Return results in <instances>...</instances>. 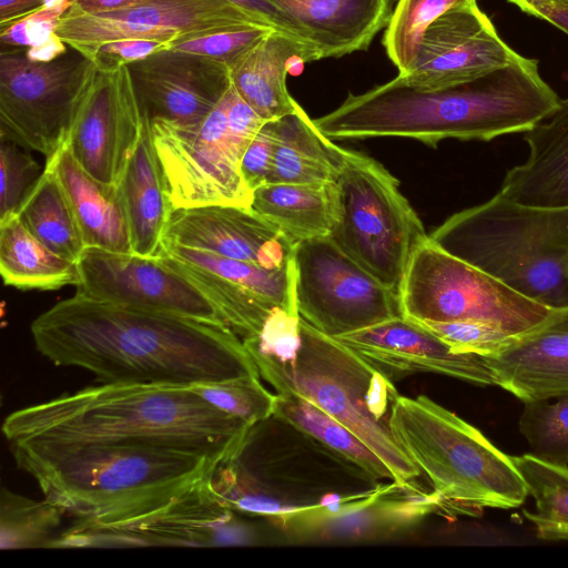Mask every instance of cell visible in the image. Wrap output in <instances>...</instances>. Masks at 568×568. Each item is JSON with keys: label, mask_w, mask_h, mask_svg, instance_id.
<instances>
[{"label": "cell", "mask_w": 568, "mask_h": 568, "mask_svg": "<svg viewBox=\"0 0 568 568\" xmlns=\"http://www.w3.org/2000/svg\"><path fill=\"white\" fill-rule=\"evenodd\" d=\"M399 298L403 315L415 321L485 322L513 335L532 329L552 312L450 254L429 235L410 258Z\"/></svg>", "instance_id": "9"}, {"label": "cell", "mask_w": 568, "mask_h": 568, "mask_svg": "<svg viewBox=\"0 0 568 568\" xmlns=\"http://www.w3.org/2000/svg\"><path fill=\"white\" fill-rule=\"evenodd\" d=\"M560 98L521 57L473 80L435 90L417 89L398 75L354 94L314 120L332 141L406 138L435 148L447 139L490 141L527 132L557 109Z\"/></svg>", "instance_id": "2"}, {"label": "cell", "mask_w": 568, "mask_h": 568, "mask_svg": "<svg viewBox=\"0 0 568 568\" xmlns=\"http://www.w3.org/2000/svg\"><path fill=\"white\" fill-rule=\"evenodd\" d=\"M306 32L321 59L368 49L393 14L394 0H273Z\"/></svg>", "instance_id": "24"}, {"label": "cell", "mask_w": 568, "mask_h": 568, "mask_svg": "<svg viewBox=\"0 0 568 568\" xmlns=\"http://www.w3.org/2000/svg\"><path fill=\"white\" fill-rule=\"evenodd\" d=\"M477 0H398L382 39L388 59L398 74L413 64L428 27L453 8Z\"/></svg>", "instance_id": "36"}, {"label": "cell", "mask_w": 568, "mask_h": 568, "mask_svg": "<svg viewBox=\"0 0 568 568\" xmlns=\"http://www.w3.org/2000/svg\"><path fill=\"white\" fill-rule=\"evenodd\" d=\"M68 7L40 8L27 17L0 28L2 48L28 49L43 43L57 33L62 14Z\"/></svg>", "instance_id": "42"}, {"label": "cell", "mask_w": 568, "mask_h": 568, "mask_svg": "<svg viewBox=\"0 0 568 568\" xmlns=\"http://www.w3.org/2000/svg\"><path fill=\"white\" fill-rule=\"evenodd\" d=\"M140 140L119 186L124 200L132 251L141 256H158L173 211L163 171L155 152L152 122L145 113Z\"/></svg>", "instance_id": "27"}, {"label": "cell", "mask_w": 568, "mask_h": 568, "mask_svg": "<svg viewBox=\"0 0 568 568\" xmlns=\"http://www.w3.org/2000/svg\"><path fill=\"white\" fill-rule=\"evenodd\" d=\"M549 399L524 402L519 430L534 456L557 465H568V394Z\"/></svg>", "instance_id": "37"}, {"label": "cell", "mask_w": 568, "mask_h": 568, "mask_svg": "<svg viewBox=\"0 0 568 568\" xmlns=\"http://www.w3.org/2000/svg\"><path fill=\"white\" fill-rule=\"evenodd\" d=\"M219 410L191 386L104 384L14 410L2 425L9 443L101 442L176 449L221 463L253 428Z\"/></svg>", "instance_id": "3"}, {"label": "cell", "mask_w": 568, "mask_h": 568, "mask_svg": "<svg viewBox=\"0 0 568 568\" xmlns=\"http://www.w3.org/2000/svg\"><path fill=\"white\" fill-rule=\"evenodd\" d=\"M207 475L143 510L109 520H73L62 530L52 548L247 544L248 530L236 518V511L210 488Z\"/></svg>", "instance_id": "11"}, {"label": "cell", "mask_w": 568, "mask_h": 568, "mask_svg": "<svg viewBox=\"0 0 568 568\" xmlns=\"http://www.w3.org/2000/svg\"><path fill=\"white\" fill-rule=\"evenodd\" d=\"M534 17L548 21L568 36V6L545 1L538 6Z\"/></svg>", "instance_id": "49"}, {"label": "cell", "mask_w": 568, "mask_h": 568, "mask_svg": "<svg viewBox=\"0 0 568 568\" xmlns=\"http://www.w3.org/2000/svg\"><path fill=\"white\" fill-rule=\"evenodd\" d=\"M63 14L101 13L135 7L152 0H68Z\"/></svg>", "instance_id": "46"}, {"label": "cell", "mask_w": 568, "mask_h": 568, "mask_svg": "<svg viewBox=\"0 0 568 568\" xmlns=\"http://www.w3.org/2000/svg\"><path fill=\"white\" fill-rule=\"evenodd\" d=\"M16 464L73 520H109L155 506L204 478L210 457L101 442L10 443Z\"/></svg>", "instance_id": "4"}, {"label": "cell", "mask_w": 568, "mask_h": 568, "mask_svg": "<svg viewBox=\"0 0 568 568\" xmlns=\"http://www.w3.org/2000/svg\"><path fill=\"white\" fill-rule=\"evenodd\" d=\"M162 242L278 268L293 261L296 242L251 207L211 204L174 209Z\"/></svg>", "instance_id": "21"}, {"label": "cell", "mask_w": 568, "mask_h": 568, "mask_svg": "<svg viewBox=\"0 0 568 568\" xmlns=\"http://www.w3.org/2000/svg\"><path fill=\"white\" fill-rule=\"evenodd\" d=\"M275 151L271 183L336 182L346 149L333 143L303 108L274 119Z\"/></svg>", "instance_id": "28"}, {"label": "cell", "mask_w": 568, "mask_h": 568, "mask_svg": "<svg viewBox=\"0 0 568 568\" xmlns=\"http://www.w3.org/2000/svg\"><path fill=\"white\" fill-rule=\"evenodd\" d=\"M390 429L447 511L473 515L484 508H516L529 495L511 456L425 395H399Z\"/></svg>", "instance_id": "7"}, {"label": "cell", "mask_w": 568, "mask_h": 568, "mask_svg": "<svg viewBox=\"0 0 568 568\" xmlns=\"http://www.w3.org/2000/svg\"><path fill=\"white\" fill-rule=\"evenodd\" d=\"M161 252L237 284L276 310L298 315L295 303L293 261L283 267L267 268L252 262L230 258L169 242H162Z\"/></svg>", "instance_id": "32"}, {"label": "cell", "mask_w": 568, "mask_h": 568, "mask_svg": "<svg viewBox=\"0 0 568 568\" xmlns=\"http://www.w3.org/2000/svg\"><path fill=\"white\" fill-rule=\"evenodd\" d=\"M170 47V43L160 40L139 38L118 39L102 43L88 59L100 70H111L144 60Z\"/></svg>", "instance_id": "44"}, {"label": "cell", "mask_w": 568, "mask_h": 568, "mask_svg": "<svg viewBox=\"0 0 568 568\" xmlns=\"http://www.w3.org/2000/svg\"><path fill=\"white\" fill-rule=\"evenodd\" d=\"M244 24L263 26L227 0H152L116 11L62 14L57 34L88 58L102 43L118 39H152L172 45Z\"/></svg>", "instance_id": "16"}, {"label": "cell", "mask_w": 568, "mask_h": 568, "mask_svg": "<svg viewBox=\"0 0 568 568\" xmlns=\"http://www.w3.org/2000/svg\"><path fill=\"white\" fill-rule=\"evenodd\" d=\"M251 209L296 243L326 237L337 222L336 182L267 183L253 191Z\"/></svg>", "instance_id": "29"}, {"label": "cell", "mask_w": 568, "mask_h": 568, "mask_svg": "<svg viewBox=\"0 0 568 568\" xmlns=\"http://www.w3.org/2000/svg\"><path fill=\"white\" fill-rule=\"evenodd\" d=\"M444 510L416 480L382 484L351 496L288 506L271 518L294 541H365L404 532Z\"/></svg>", "instance_id": "14"}, {"label": "cell", "mask_w": 568, "mask_h": 568, "mask_svg": "<svg viewBox=\"0 0 568 568\" xmlns=\"http://www.w3.org/2000/svg\"><path fill=\"white\" fill-rule=\"evenodd\" d=\"M419 322V321H418ZM456 352L489 356L499 352L516 335L485 322H420Z\"/></svg>", "instance_id": "41"}, {"label": "cell", "mask_w": 568, "mask_h": 568, "mask_svg": "<svg viewBox=\"0 0 568 568\" xmlns=\"http://www.w3.org/2000/svg\"><path fill=\"white\" fill-rule=\"evenodd\" d=\"M143 121L129 67L97 68L65 144L90 175L119 184Z\"/></svg>", "instance_id": "17"}, {"label": "cell", "mask_w": 568, "mask_h": 568, "mask_svg": "<svg viewBox=\"0 0 568 568\" xmlns=\"http://www.w3.org/2000/svg\"><path fill=\"white\" fill-rule=\"evenodd\" d=\"M477 2L456 7L426 30L417 55L398 77L408 85L435 90L456 85L519 60Z\"/></svg>", "instance_id": "18"}, {"label": "cell", "mask_w": 568, "mask_h": 568, "mask_svg": "<svg viewBox=\"0 0 568 568\" xmlns=\"http://www.w3.org/2000/svg\"><path fill=\"white\" fill-rule=\"evenodd\" d=\"M483 357L495 385L523 402L568 394V306Z\"/></svg>", "instance_id": "22"}, {"label": "cell", "mask_w": 568, "mask_h": 568, "mask_svg": "<svg viewBox=\"0 0 568 568\" xmlns=\"http://www.w3.org/2000/svg\"><path fill=\"white\" fill-rule=\"evenodd\" d=\"M42 7V0H0V28L27 17Z\"/></svg>", "instance_id": "47"}, {"label": "cell", "mask_w": 568, "mask_h": 568, "mask_svg": "<svg viewBox=\"0 0 568 568\" xmlns=\"http://www.w3.org/2000/svg\"><path fill=\"white\" fill-rule=\"evenodd\" d=\"M250 355L277 393L302 396L354 433L389 468L394 481L420 475L390 429L396 387L352 348L300 317L298 336L282 355Z\"/></svg>", "instance_id": "5"}, {"label": "cell", "mask_w": 568, "mask_h": 568, "mask_svg": "<svg viewBox=\"0 0 568 568\" xmlns=\"http://www.w3.org/2000/svg\"><path fill=\"white\" fill-rule=\"evenodd\" d=\"M275 151V132L273 121H265L244 151L241 160L242 178L253 191L271 183Z\"/></svg>", "instance_id": "43"}, {"label": "cell", "mask_w": 568, "mask_h": 568, "mask_svg": "<svg viewBox=\"0 0 568 568\" xmlns=\"http://www.w3.org/2000/svg\"><path fill=\"white\" fill-rule=\"evenodd\" d=\"M0 273L18 290L53 291L80 280L78 262L48 248L17 215L0 222Z\"/></svg>", "instance_id": "30"}, {"label": "cell", "mask_w": 568, "mask_h": 568, "mask_svg": "<svg viewBox=\"0 0 568 568\" xmlns=\"http://www.w3.org/2000/svg\"><path fill=\"white\" fill-rule=\"evenodd\" d=\"M0 547L6 549L52 548L61 535L64 510L47 500H34L1 489Z\"/></svg>", "instance_id": "35"}, {"label": "cell", "mask_w": 568, "mask_h": 568, "mask_svg": "<svg viewBox=\"0 0 568 568\" xmlns=\"http://www.w3.org/2000/svg\"><path fill=\"white\" fill-rule=\"evenodd\" d=\"M546 1H552V2H556V3L564 4V6H568V0H546Z\"/></svg>", "instance_id": "51"}, {"label": "cell", "mask_w": 568, "mask_h": 568, "mask_svg": "<svg viewBox=\"0 0 568 568\" xmlns=\"http://www.w3.org/2000/svg\"><path fill=\"white\" fill-rule=\"evenodd\" d=\"M128 67L140 108L151 121L196 125L231 87L225 63L172 49Z\"/></svg>", "instance_id": "19"}, {"label": "cell", "mask_w": 568, "mask_h": 568, "mask_svg": "<svg viewBox=\"0 0 568 568\" xmlns=\"http://www.w3.org/2000/svg\"><path fill=\"white\" fill-rule=\"evenodd\" d=\"M69 47L55 33L41 44L30 47L26 50L28 59L34 62H50L67 52Z\"/></svg>", "instance_id": "48"}, {"label": "cell", "mask_w": 568, "mask_h": 568, "mask_svg": "<svg viewBox=\"0 0 568 568\" xmlns=\"http://www.w3.org/2000/svg\"><path fill=\"white\" fill-rule=\"evenodd\" d=\"M524 138L528 158L506 173L498 193L527 206H568V97Z\"/></svg>", "instance_id": "23"}, {"label": "cell", "mask_w": 568, "mask_h": 568, "mask_svg": "<svg viewBox=\"0 0 568 568\" xmlns=\"http://www.w3.org/2000/svg\"><path fill=\"white\" fill-rule=\"evenodd\" d=\"M191 387L219 410L252 426L274 414L276 394L268 392L260 377Z\"/></svg>", "instance_id": "38"}, {"label": "cell", "mask_w": 568, "mask_h": 568, "mask_svg": "<svg viewBox=\"0 0 568 568\" xmlns=\"http://www.w3.org/2000/svg\"><path fill=\"white\" fill-rule=\"evenodd\" d=\"M37 351L104 384L194 386L260 377L243 341L224 323L74 294L33 320Z\"/></svg>", "instance_id": "1"}, {"label": "cell", "mask_w": 568, "mask_h": 568, "mask_svg": "<svg viewBox=\"0 0 568 568\" xmlns=\"http://www.w3.org/2000/svg\"><path fill=\"white\" fill-rule=\"evenodd\" d=\"M78 266L77 295L225 324L210 296L161 254L148 257L85 247Z\"/></svg>", "instance_id": "15"}, {"label": "cell", "mask_w": 568, "mask_h": 568, "mask_svg": "<svg viewBox=\"0 0 568 568\" xmlns=\"http://www.w3.org/2000/svg\"><path fill=\"white\" fill-rule=\"evenodd\" d=\"M337 338L390 379L414 373H436L476 385H495L483 356L460 353L404 315Z\"/></svg>", "instance_id": "20"}, {"label": "cell", "mask_w": 568, "mask_h": 568, "mask_svg": "<svg viewBox=\"0 0 568 568\" xmlns=\"http://www.w3.org/2000/svg\"><path fill=\"white\" fill-rule=\"evenodd\" d=\"M0 222L17 214L42 174L29 150L0 138Z\"/></svg>", "instance_id": "39"}, {"label": "cell", "mask_w": 568, "mask_h": 568, "mask_svg": "<svg viewBox=\"0 0 568 568\" xmlns=\"http://www.w3.org/2000/svg\"><path fill=\"white\" fill-rule=\"evenodd\" d=\"M95 64L69 48L50 62L0 53V138L51 160L67 143Z\"/></svg>", "instance_id": "10"}, {"label": "cell", "mask_w": 568, "mask_h": 568, "mask_svg": "<svg viewBox=\"0 0 568 568\" xmlns=\"http://www.w3.org/2000/svg\"><path fill=\"white\" fill-rule=\"evenodd\" d=\"M253 16L263 26L287 34L320 53L300 24L273 0H227ZM321 59V57H320Z\"/></svg>", "instance_id": "45"}, {"label": "cell", "mask_w": 568, "mask_h": 568, "mask_svg": "<svg viewBox=\"0 0 568 568\" xmlns=\"http://www.w3.org/2000/svg\"><path fill=\"white\" fill-rule=\"evenodd\" d=\"M16 215L52 252L79 262L85 248L81 229L70 200L51 166L45 165Z\"/></svg>", "instance_id": "31"}, {"label": "cell", "mask_w": 568, "mask_h": 568, "mask_svg": "<svg viewBox=\"0 0 568 568\" xmlns=\"http://www.w3.org/2000/svg\"><path fill=\"white\" fill-rule=\"evenodd\" d=\"M336 186L338 214L329 237L399 293L410 258L428 234L397 179L373 158L346 150Z\"/></svg>", "instance_id": "8"}, {"label": "cell", "mask_w": 568, "mask_h": 568, "mask_svg": "<svg viewBox=\"0 0 568 568\" xmlns=\"http://www.w3.org/2000/svg\"><path fill=\"white\" fill-rule=\"evenodd\" d=\"M229 91L196 125L151 121L173 210L211 204L251 207L252 192L241 174V160L250 143L229 125Z\"/></svg>", "instance_id": "12"}, {"label": "cell", "mask_w": 568, "mask_h": 568, "mask_svg": "<svg viewBox=\"0 0 568 568\" xmlns=\"http://www.w3.org/2000/svg\"><path fill=\"white\" fill-rule=\"evenodd\" d=\"M429 237L538 303L568 306V206H527L497 193L453 214Z\"/></svg>", "instance_id": "6"}, {"label": "cell", "mask_w": 568, "mask_h": 568, "mask_svg": "<svg viewBox=\"0 0 568 568\" xmlns=\"http://www.w3.org/2000/svg\"><path fill=\"white\" fill-rule=\"evenodd\" d=\"M273 415L315 439L367 476L393 480L389 468L368 446L346 426L302 396L277 393Z\"/></svg>", "instance_id": "33"}, {"label": "cell", "mask_w": 568, "mask_h": 568, "mask_svg": "<svg viewBox=\"0 0 568 568\" xmlns=\"http://www.w3.org/2000/svg\"><path fill=\"white\" fill-rule=\"evenodd\" d=\"M293 58L320 60L313 49L272 30L229 65L233 88L265 121L290 114L298 104L286 87L287 63Z\"/></svg>", "instance_id": "26"}, {"label": "cell", "mask_w": 568, "mask_h": 568, "mask_svg": "<svg viewBox=\"0 0 568 568\" xmlns=\"http://www.w3.org/2000/svg\"><path fill=\"white\" fill-rule=\"evenodd\" d=\"M546 0H508L509 3H513L523 12L532 17L538 6H540Z\"/></svg>", "instance_id": "50"}, {"label": "cell", "mask_w": 568, "mask_h": 568, "mask_svg": "<svg viewBox=\"0 0 568 568\" xmlns=\"http://www.w3.org/2000/svg\"><path fill=\"white\" fill-rule=\"evenodd\" d=\"M293 262L297 313L328 336L403 315L399 293L375 278L329 236L297 242Z\"/></svg>", "instance_id": "13"}, {"label": "cell", "mask_w": 568, "mask_h": 568, "mask_svg": "<svg viewBox=\"0 0 568 568\" xmlns=\"http://www.w3.org/2000/svg\"><path fill=\"white\" fill-rule=\"evenodd\" d=\"M536 511L524 510L542 540H568V467L545 462L532 454L511 456Z\"/></svg>", "instance_id": "34"}, {"label": "cell", "mask_w": 568, "mask_h": 568, "mask_svg": "<svg viewBox=\"0 0 568 568\" xmlns=\"http://www.w3.org/2000/svg\"><path fill=\"white\" fill-rule=\"evenodd\" d=\"M272 30L261 24H244L190 38L172 44L170 49L206 57L229 67Z\"/></svg>", "instance_id": "40"}, {"label": "cell", "mask_w": 568, "mask_h": 568, "mask_svg": "<svg viewBox=\"0 0 568 568\" xmlns=\"http://www.w3.org/2000/svg\"><path fill=\"white\" fill-rule=\"evenodd\" d=\"M45 165L58 175L75 213L85 247L133 253L124 200L119 184L90 175L67 144Z\"/></svg>", "instance_id": "25"}]
</instances>
